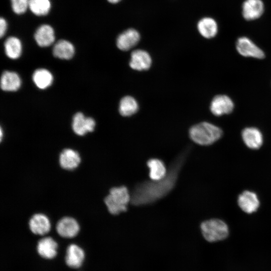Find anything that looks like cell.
<instances>
[{"label": "cell", "mask_w": 271, "mask_h": 271, "mask_svg": "<svg viewBox=\"0 0 271 271\" xmlns=\"http://www.w3.org/2000/svg\"><path fill=\"white\" fill-rule=\"evenodd\" d=\"M13 11L17 14H24L29 7V0H11Z\"/></svg>", "instance_id": "27"}, {"label": "cell", "mask_w": 271, "mask_h": 271, "mask_svg": "<svg viewBox=\"0 0 271 271\" xmlns=\"http://www.w3.org/2000/svg\"><path fill=\"white\" fill-rule=\"evenodd\" d=\"M236 49L241 56L261 59L264 58V52L247 37L238 38L236 43Z\"/></svg>", "instance_id": "5"}, {"label": "cell", "mask_w": 271, "mask_h": 271, "mask_svg": "<svg viewBox=\"0 0 271 271\" xmlns=\"http://www.w3.org/2000/svg\"><path fill=\"white\" fill-rule=\"evenodd\" d=\"M53 52L57 58L68 60L73 56L75 49L72 43L65 40H61L54 45Z\"/></svg>", "instance_id": "22"}, {"label": "cell", "mask_w": 271, "mask_h": 271, "mask_svg": "<svg viewBox=\"0 0 271 271\" xmlns=\"http://www.w3.org/2000/svg\"><path fill=\"white\" fill-rule=\"evenodd\" d=\"M237 202L240 209L248 214L255 212L259 206L256 194L250 191H244L240 194L238 197Z\"/></svg>", "instance_id": "10"}, {"label": "cell", "mask_w": 271, "mask_h": 271, "mask_svg": "<svg viewBox=\"0 0 271 271\" xmlns=\"http://www.w3.org/2000/svg\"><path fill=\"white\" fill-rule=\"evenodd\" d=\"M197 29L202 36L206 39H211L217 35L218 28L217 23L214 19L204 17L198 22Z\"/></svg>", "instance_id": "19"}, {"label": "cell", "mask_w": 271, "mask_h": 271, "mask_svg": "<svg viewBox=\"0 0 271 271\" xmlns=\"http://www.w3.org/2000/svg\"><path fill=\"white\" fill-rule=\"evenodd\" d=\"M2 134H3V131H2V128H1V140H2V137H2V136H3Z\"/></svg>", "instance_id": "30"}, {"label": "cell", "mask_w": 271, "mask_h": 271, "mask_svg": "<svg viewBox=\"0 0 271 271\" xmlns=\"http://www.w3.org/2000/svg\"><path fill=\"white\" fill-rule=\"evenodd\" d=\"M149 169V177L152 180L158 181L163 179L168 171L163 162L158 159H151L147 162Z\"/></svg>", "instance_id": "21"}, {"label": "cell", "mask_w": 271, "mask_h": 271, "mask_svg": "<svg viewBox=\"0 0 271 271\" xmlns=\"http://www.w3.org/2000/svg\"><path fill=\"white\" fill-rule=\"evenodd\" d=\"M72 128L78 136H83L94 130L95 122L91 117H86L81 112L76 113L73 118Z\"/></svg>", "instance_id": "9"}, {"label": "cell", "mask_w": 271, "mask_h": 271, "mask_svg": "<svg viewBox=\"0 0 271 271\" xmlns=\"http://www.w3.org/2000/svg\"><path fill=\"white\" fill-rule=\"evenodd\" d=\"M33 80L36 85L40 89H46L53 82V77L50 71L45 69L36 70L33 74Z\"/></svg>", "instance_id": "23"}, {"label": "cell", "mask_w": 271, "mask_h": 271, "mask_svg": "<svg viewBox=\"0 0 271 271\" xmlns=\"http://www.w3.org/2000/svg\"><path fill=\"white\" fill-rule=\"evenodd\" d=\"M139 108L137 101L131 96L123 97L119 103V111L124 116H129L137 112Z\"/></svg>", "instance_id": "25"}, {"label": "cell", "mask_w": 271, "mask_h": 271, "mask_svg": "<svg viewBox=\"0 0 271 271\" xmlns=\"http://www.w3.org/2000/svg\"><path fill=\"white\" fill-rule=\"evenodd\" d=\"M264 11V5L262 0H245L242 5V15L247 21L259 18Z\"/></svg>", "instance_id": "7"}, {"label": "cell", "mask_w": 271, "mask_h": 271, "mask_svg": "<svg viewBox=\"0 0 271 271\" xmlns=\"http://www.w3.org/2000/svg\"><path fill=\"white\" fill-rule=\"evenodd\" d=\"M140 40V35L135 29H129L120 34L116 40V45L122 51H127L135 46Z\"/></svg>", "instance_id": "11"}, {"label": "cell", "mask_w": 271, "mask_h": 271, "mask_svg": "<svg viewBox=\"0 0 271 271\" xmlns=\"http://www.w3.org/2000/svg\"><path fill=\"white\" fill-rule=\"evenodd\" d=\"M21 85V80L17 73L6 71L2 74L1 79V87L3 90L15 91L19 89Z\"/></svg>", "instance_id": "20"}, {"label": "cell", "mask_w": 271, "mask_h": 271, "mask_svg": "<svg viewBox=\"0 0 271 271\" xmlns=\"http://www.w3.org/2000/svg\"><path fill=\"white\" fill-rule=\"evenodd\" d=\"M5 51L7 56L11 59L18 58L22 53V44L20 40L16 37L8 38L5 42Z\"/></svg>", "instance_id": "24"}, {"label": "cell", "mask_w": 271, "mask_h": 271, "mask_svg": "<svg viewBox=\"0 0 271 271\" xmlns=\"http://www.w3.org/2000/svg\"><path fill=\"white\" fill-rule=\"evenodd\" d=\"M84 252L78 245L70 244L67 248L65 261L67 265L71 268L79 267L84 259Z\"/></svg>", "instance_id": "16"}, {"label": "cell", "mask_w": 271, "mask_h": 271, "mask_svg": "<svg viewBox=\"0 0 271 271\" xmlns=\"http://www.w3.org/2000/svg\"><path fill=\"white\" fill-rule=\"evenodd\" d=\"M80 227L77 221L71 217L61 218L57 223L56 230L58 234L64 238H72L79 231Z\"/></svg>", "instance_id": "8"}, {"label": "cell", "mask_w": 271, "mask_h": 271, "mask_svg": "<svg viewBox=\"0 0 271 271\" xmlns=\"http://www.w3.org/2000/svg\"><path fill=\"white\" fill-rule=\"evenodd\" d=\"M108 2L111 4H116L120 1L121 0H107Z\"/></svg>", "instance_id": "29"}, {"label": "cell", "mask_w": 271, "mask_h": 271, "mask_svg": "<svg viewBox=\"0 0 271 271\" xmlns=\"http://www.w3.org/2000/svg\"><path fill=\"white\" fill-rule=\"evenodd\" d=\"M241 137L245 145L251 149H258L262 145V134L256 127L244 128L242 130Z\"/></svg>", "instance_id": "12"}, {"label": "cell", "mask_w": 271, "mask_h": 271, "mask_svg": "<svg viewBox=\"0 0 271 271\" xmlns=\"http://www.w3.org/2000/svg\"><path fill=\"white\" fill-rule=\"evenodd\" d=\"M34 38L39 46L48 47L55 41L54 30L48 25H43L37 29Z\"/></svg>", "instance_id": "18"}, {"label": "cell", "mask_w": 271, "mask_h": 271, "mask_svg": "<svg viewBox=\"0 0 271 271\" xmlns=\"http://www.w3.org/2000/svg\"><path fill=\"white\" fill-rule=\"evenodd\" d=\"M185 158L184 155L179 156L163 179L145 181L137 185L131 194V203L136 206L150 204L167 195L176 184Z\"/></svg>", "instance_id": "1"}, {"label": "cell", "mask_w": 271, "mask_h": 271, "mask_svg": "<svg viewBox=\"0 0 271 271\" xmlns=\"http://www.w3.org/2000/svg\"><path fill=\"white\" fill-rule=\"evenodd\" d=\"M7 28V24L5 19L1 18L0 19V36L3 37L5 35Z\"/></svg>", "instance_id": "28"}, {"label": "cell", "mask_w": 271, "mask_h": 271, "mask_svg": "<svg viewBox=\"0 0 271 271\" xmlns=\"http://www.w3.org/2000/svg\"><path fill=\"white\" fill-rule=\"evenodd\" d=\"M58 244L51 237L41 239L37 244V251L39 254L46 259H52L57 254Z\"/></svg>", "instance_id": "17"}, {"label": "cell", "mask_w": 271, "mask_h": 271, "mask_svg": "<svg viewBox=\"0 0 271 271\" xmlns=\"http://www.w3.org/2000/svg\"><path fill=\"white\" fill-rule=\"evenodd\" d=\"M29 8L35 15L44 16L49 13L51 3L49 0H29Z\"/></svg>", "instance_id": "26"}, {"label": "cell", "mask_w": 271, "mask_h": 271, "mask_svg": "<svg viewBox=\"0 0 271 271\" xmlns=\"http://www.w3.org/2000/svg\"><path fill=\"white\" fill-rule=\"evenodd\" d=\"M201 230L204 238L210 242L225 239L229 233L227 224L218 219H211L203 222L201 224Z\"/></svg>", "instance_id": "4"}, {"label": "cell", "mask_w": 271, "mask_h": 271, "mask_svg": "<svg viewBox=\"0 0 271 271\" xmlns=\"http://www.w3.org/2000/svg\"><path fill=\"white\" fill-rule=\"evenodd\" d=\"M81 158L79 153L71 149H65L59 156L61 167L66 170H72L76 169L80 164Z\"/></svg>", "instance_id": "15"}, {"label": "cell", "mask_w": 271, "mask_h": 271, "mask_svg": "<svg viewBox=\"0 0 271 271\" xmlns=\"http://www.w3.org/2000/svg\"><path fill=\"white\" fill-rule=\"evenodd\" d=\"M234 103L227 95L220 94L216 95L212 100L210 109L215 116H221L230 113L233 110Z\"/></svg>", "instance_id": "6"}, {"label": "cell", "mask_w": 271, "mask_h": 271, "mask_svg": "<svg viewBox=\"0 0 271 271\" xmlns=\"http://www.w3.org/2000/svg\"><path fill=\"white\" fill-rule=\"evenodd\" d=\"M151 64L152 59L147 52L136 50L131 53L129 65L132 69L138 71L147 70Z\"/></svg>", "instance_id": "14"}, {"label": "cell", "mask_w": 271, "mask_h": 271, "mask_svg": "<svg viewBox=\"0 0 271 271\" xmlns=\"http://www.w3.org/2000/svg\"><path fill=\"white\" fill-rule=\"evenodd\" d=\"M30 230L35 234L43 235L48 233L51 229V223L49 218L44 214H34L29 220Z\"/></svg>", "instance_id": "13"}, {"label": "cell", "mask_w": 271, "mask_h": 271, "mask_svg": "<svg viewBox=\"0 0 271 271\" xmlns=\"http://www.w3.org/2000/svg\"><path fill=\"white\" fill-rule=\"evenodd\" d=\"M222 129L208 122H202L193 125L189 130L191 139L202 146L210 145L218 141L222 136Z\"/></svg>", "instance_id": "2"}, {"label": "cell", "mask_w": 271, "mask_h": 271, "mask_svg": "<svg viewBox=\"0 0 271 271\" xmlns=\"http://www.w3.org/2000/svg\"><path fill=\"white\" fill-rule=\"evenodd\" d=\"M131 201V194L124 186L112 188L105 198L104 203L112 215H117L127 210V205Z\"/></svg>", "instance_id": "3"}]
</instances>
